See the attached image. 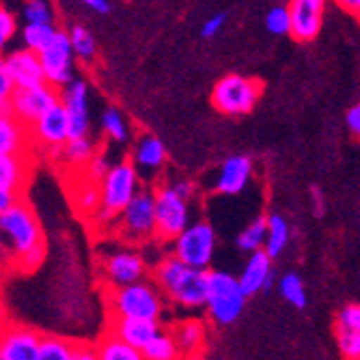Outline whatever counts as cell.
<instances>
[{
    "label": "cell",
    "mask_w": 360,
    "mask_h": 360,
    "mask_svg": "<svg viewBox=\"0 0 360 360\" xmlns=\"http://www.w3.org/2000/svg\"><path fill=\"white\" fill-rule=\"evenodd\" d=\"M41 335L26 326H9L0 335V356L3 360H37Z\"/></svg>",
    "instance_id": "14"
},
{
    "label": "cell",
    "mask_w": 360,
    "mask_h": 360,
    "mask_svg": "<svg viewBox=\"0 0 360 360\" xmlns=\"http://www.w3.org/2000/svg\"><path fill=\"white\" fill-rule=\"evenodd\" d=\"M74 360H100L97 358V349L91 345H76V358Z\"/></svg>",
    "instance_id": "47"
},
{
    "label": "cell",
    "mask_w": 360,
    "mask_h": 360,
    "mask_svg": "<svg viewBox=\"0 0 360 360\" xmlns=\"http://www.w3.org/2000/svg\"><path fill=\"white\" fill-rule=\"evenodd\" d=\"M311 194H313V210H315L317 216H321L323 214V194H321V190L317 186L311 188Z\"/></svg>",
    "instance_id": "48"
},
{
    "label": "cell",
    "mask_w": 360,
    "mask_h": 360,
    "mask_svg": "<svg viewBox=\"0 0 360 360\" xmlns=\"http://www.w3.org/2000/svg\"><path fill=\"white\" fill-rule=\"evenodd\" d=\"M70 123V141L72 139H84L89 134L91 119H89V86L84 80H72L65 86L63 102Z\"/></svg>",
    "instance_id": "13"
},
{
    "label": "cell",
    "mask_w": 360,
    "mask_h": 360,
    "mask_svg": "<svg viewBox=\"0 0 360 360\" xmlns=\"http://www.w3.org/2000/svg\"><path fill=\"white\" fill-rule=\"evenodd\" d=\"M110 307L115 317L123 319H143V321H158L162 315V298L160 293L147 285V283H134V285H125L117 287Z\"/></svg>",
    "instance_id": "6"
},
{
    "label": "cell",
    "mask_w": 360,
    "mask_h": 360,
    "mask_svg": "<svg viewBox=\"0 0 360 360\" xmlns=\"http://www.w3.org/2000/svg\"><path fill=\"white\" fill-rule=\"evenodd\" d=\"M54 104H58L56 89H52L50 84H39L32 89H15L9 110L20 123H24L30 129L37 123V119Z\"/></svg>",
    "instance_id": "10"
},
{
    "label": "cell",
    "mask_w": 360,
    "mask_h": 360,
    "mask_svg": "<svg viewBox=\"0 0 360 360\" xmlns=\"http://www.w3.org/2000/svg\"><path fill=\"white\" fill-rule=\"evenodd\" d=\"M110 171V162L106 160V155L102 153H95L91 158V162L86 165V175H89V181H102L106 177V173Z\"/></svg>",
    "instance_id": "41"
},
{
    "label": "cell",
    "mask_w": 360,
    "mask_h": 360,
    "mask_svg": "<svg viewBox=\"0 0 360 360\" xmlns=\"http://www.w3.org/2000/svg\"><path fill=\"white\" fill-rule=\"evenodd\" d=\"M242 293L248 296H255L259 291H270L272 283H274V272H272V259L264 252L257 250L250 255V259L246 261V266L238 278Z\"/></svg>",
    "instance_id": "18"
},
{
    "label": "cell",
    "mask_w": 360,
    "mask_h": 360,
    "mask_svg": "<svg viewBox=\"0 0 360 360\" xmlns=\"http://www.w3.org/2000/svg\"><path fill=\"white\" fill-rule=\"evenodd\" d=\"M68 39H70V46H72V52L74 56L82 58V60H93L95 54H97V44H95V37L91 35V30L82 24H74L70 26V32H68Z\"/></svg>",
    "instance_id": "27"
},
{
    "label": "cell",
    "mask_w": 360,
    "mask_h": 360,
    "mask_svg": "<svg viewBox=\"0 0 360 360\" xmlns=\"http://www.w3.org/2000/svg\"><path fill=\"white\" fill-rule=\"evenodd\" d=\"M97 358L100 360H145L143 354L134 347L125 345L112 335H106L97 347Z\"/></svg>",
    "instance_id": "30"
},
{
    "label": "cell",
    "mask_w": 360,
    "mask_h": 360,
    "mask_svg": "<svg viewBox=\"0 0 360 360\" xmlns=\"http://www.w3.org/2000/svg\"><path fill=\"white\" fill-rule=\"evenodd\" d=\"M266 26L272 35H289V11L287 5H276L266 15Z\"/></svg>",
    "instance_id": "37"
},
{
    "label": "cell",
    "mask_w": 360,
    "mask_h": 360,
    "mask_svg": "<svg viewBox=\"0 0 360 360\" xmlns=\"http://www.w3.org/2000/svg\"><path fill=\"white\" fill-rule=\"evenodd\" d=\"M86 7L97 13H110V9H112V5L106 3V0H86Z\"/></svg>",
    "instance_id": "49"
},
{
    "label": "cell",
    "mask_w": 360,
    "mask_h": 360,
    "mask_svg": "<svg viewBox=\"0 0 360 360\" xmlns=\"http://www.w3.org/2000/svg\"><path fill=\"white\" fill-rule=\"evenodd\" d=\"M160 333L158 321H143V319H123V317H112L110 323V333L112 337H117L119 341H123L125 345L134 347V349H143L155 335Z\"/></svg>",
    "instance_id": "22"
},
{
    "label": "cell",
    "mask_w": 360,
    "mask_h": 360,
    "mask_svg": "<svg viewBox=\"0 0 360 360\" xmlns=\"http://www.w3.org/2000/svg\"><path fill=\"white\" fill-rule=\"evenodd\" d=\"M261 91H264V84L259 80L231 74L216 82L212 91V104L222 115H246L259 102Z\"/></svg>",
    "instance_id": "5"
},
{
    "label": "cell",
    "mask_w": 360,
    "mask_h": 360,
    "mask_svg": "<svg viewBox=\"0 0 360 360\" xmlns=\"http://www.w3.org/2000/svg\"><path fill=\"white\" fill-rule=\"evenodd\" d=\"M58 28L54 24H26L22 30V41H24V50L41 54L56 37Z\"/></svg>",
    "instance_id": "26"
},
{
    "label": "cell",
    "mask_w": 360,
    "mask_h": 360,
    "mask_svg": "<svg viewBox=\"0 0 360 360\" xmlns=\"http://www.w3.org/2000/svg\"><path fill=\"white\" fill-rule=\"evenodd\" d=\"M76 205L82 214H97L100 210V186L89 179L80 184L76 192Z\"/></svg>",
    "instance_id": "35"
},
{
    "label": "cell",
    "mask_w": 360,
    "mask_h": 360,
    "mask_svg": "<svg viewBox=\"0 0 360 360\" xmlns=\"http://www.w3.org/2000/svg\"><path fill=\"white\" fill-rule=\"evenodd\" d=\"M30 136L54 151L70 141V123H68V115H65V108L60 106V102L48 108L37 119V123L30 127Z\"/></svg>",
    "instance_id": "15"
},
{
    "label": "cell",
    "mask_w": 360,
    "mask_h": 360,
    "mask_svg": "<svg viewBox=\"0 0 360 360\" xmlns=\"http://www.w3.org/2000/svg\"><path fill=\"white\" fill-rule=\"evenodd\" d=\"M41 72L46 84L52 89L56 86H68L74 80V52L68 39V32L58 30L54 41L39 54Z\"/></svg>",
    "instance_id": "9"
},
{
    "label": "cell",
    "mask_w": 360,
    "mask_h": 360,
    "mask_svg": "<svg viewBox=\"0 0 360 360\" xmlns=\"http://www.w3.org/2000/svg\"><path fill=\"white\" fill-rule=\"evenodd\" d=\"M341 7H343V9H347V11H352L354 15H358L360 3H358V0H352V3H341Z\"/></svg>",
    "instance_id": "51"
},
{
    "label": "cell",
    "mask_w": 360,
    "mask_h": 360,
    "mask_svg": "<svg viewBox=\"0 0 360 360\" xmlns=\"http://www.w3.org/2000/svg\"><path fill=\"white\" fill-rule=\"evenodd\" d=\"M3 60H5V70L15 89H32V86L46 84L39 54L28 52V50H15Z\"/></svg>",
    "instance_id": "17"
},
{
    "label": "cell",
    "mask_w": 360,
    "mask_h": 360,
    "mask_svg": "<svg viewBox=\"0 0 360 360\" xmlns=\"http://www.w3.org/2000/svg\"><path fill=\"white\" fill-rule=\"evenodd\" d=\"M289 244V226L287 220L281 214H272L266 218V242H264V252L274 259L278 257Z\"/></svg>",
    "instance_id": "24"
},
{
    "label": "cell",
    "mask_w": 360,
    "mask_h": 360,
    "mask_svg": "<svg viewBox=\"0 0 360 360\" xmlns=\"http://www.w3.org/2000/svg\"><path fill=\"white\" fill-rule=\"evenodd\" d=\"M224 22H226V15H224V13H216V15H212V18L203 24L201 35H203L205 39H210V37L218 35V30H222Z\"/></svg>",
    "instance_id": "43"
},
{
    "label": "cell",
    "mask_w": 360,
    "mask_h": 360,
    "mask_svg": "<svg viewBox=\"0 0 360 360\" xmlns=\"http://www.w3.org/2000/svg\"><path fill=\"white\" fill-rule=\"evenodd\" d=\"M95 143L84 136V139H72L63 145V155L70 165H89L91 158L95 155Z\"/></svg>",
    "instance_id": "32"
},
{
    "label": "cell",
    "mask_w": 360,
    "mask_h": 360,
    "mask_svg": "<svg viewBox=\"0 0 360 360\" xmlns=\"http://www.w3.org/2000/svg\"><path fill=\"white\" fill-rule=\"evenodd\" d=\"M0 248H3V233H0Z\"/></svg>",
    "instance_id": "52"
},
{
    "label": "cell",
    "mask_w": 360,
    "mask_h": 360,
    "mask_svg": "<svg viewBox=\"0 0 360 360\" xmlns=\"http://www.w3.org/2000/svg\"><path fill=\"white\" fill-rule=\"evenodd\" d=\"M173 192L179 196V199H184L186 203H188V199H190V196L194 194V186L190 184V181H175L173 186Z\"/></svg>",
    "instance_id": "46"
},
{
    "label": "cell",
    "mask_w": 360,
    "mask_h": 360,
    "mask_svg": "<svg viewBox=\"0 0 360 360\" xmlns=\"http://www.w3.org/2000/svg\"><path fill=\"white\" fill-rule=\"evenodd\" d=\"M203 339H205V330L201 321H194V319H188L184 323H179L175 328V335H173V341L177 345L179 352L184 354H196L203 345Z\"/></svg>",
    "instance_id": "25"
},
{
    "label": "cell",
    "mask_w": 360,
    "mask_h": 360,
    "mask_svg": "<svg viewBox=\"0 0 360 360\" xmlns=\"http://www.w3.org/2000/svg\"><path fill=\"white\" fill-rule=\"evenodd\" d=\"M264 242H266V218L259 216L240 233L238 246L246 252H257V250H264Z\"/></svg>",
    "instance_id": "31"
},
{
    "label": "cell",
    "mask_w": 360,
    "mask_h": 360,
    "mask_svg": "<svg viewBox=\"0 0 360 360\" xmlns=\"http://www.w3.org/2000/svg\"><path fill=\"white\" fill-rule=\"evenodd\" d=\"M26 24H54V11L44 0H32L22 11Z\"/></svg>",
    "instance_id": "36"
},
{
    "label": "cell",
    "mask_w": 360,
    "mask_h": 360,
    "mask_svg": "<svg viewBox=\"0 0 360 360\" xmlns=\"http://www.w3.org/2000/svg\"><path fill=\"white\" fill-rule=\"evenodd\" d=\"M30 129L11 110H0V155L24 158L30 145Z\"/></svg>",
    "instance_id": "20"
},
{
    "label": "cell",
    "mask_w": 360,
    "mask_h": 360,
    "mask_svg": "<svg viewBox=\"0 0 360 360\" xmlns=\"http://www.w3.org/2000/svg\"><path fill=\"white\" fill-rule=\"evenodd\" d=\"M155 278L169 293V298L184 309H199L205 307V291H207V272L192 270L184 266L175 257L165 259L155 270Z\"/></svg>",
    "instance_id": "2"
},
{
    "label": "cell",
    "mask_w": 360,
    "mask_h": 360,
    "mask_svg": "<svg viewBox=\"0 0 360 360\" xmlns=\"http://www.w3.org/2000/svg\"><path fill=\"white\" fill-rule=\"evenodd\" d=\"M281 293H283V298L296 309L307 307V289L298 274H285L281 278Z\"/></svg>",
    "instance_id": "34"
},
{
    "label": "cell",
    "mask_w": 360,
    "mask_h": 360,
    "mask_svg": "<svg viewBox=\"0 0 360 360\" xmlns=\"http://www.w3.org/2000/svg\"><path fill=\"white\" fill-rule=\"evenodd\" d=\"M190 224L188 203L173 192L171 186L153 194V233L162 240H175Z\"/></svg>",
    "instance_id": "8"
},
{
    "label": "cell",
    "mask_w": 360,
    "mask_h": 360,
    "mask_svg": "<svg viewBox=\"0 0 360 360\" xmlns=\"http://www.w3.org/2000/svg\"><path fill=\"white\" fill-rule=\"evenodd\" d=\"M205 307L218 323H233L246 307V296L240 289L238 278L229 272H207Z\"/></svg>",
    "instance_id": "4"
},
{
    "label": "cell",
    "mask_w": 360,
    "mask_h": 360,
    "mask_svg": "<svg viewBox=\"0 0 360 360\" xmlns=\"http://www.w3.org/2000/svg\"><path fill=\"white\" fill-rule=\"evenodd\" d=\"M337 330H349V333H360V307L358 304H347L339 311L337 315Z\"/></svg>",
    "instance_id": "39"
},
{
    "label": "cell",
    "mask_w": 360,
    "mask_h": 360,
    "mask_svg": "<svg viewBox=\"0 0 360 360\" xmlns=\"http://www.w3.org/2000/svg\"><path fill=\"white\" fill-rule=\"evenodd\" d=\"M0 233H3V246L7 244L11 255L20 261V268H39L46 252L44 231L28 203L18 201L9 212L0 216Z\"/></svg>",
    "instance_id": "1"
},
{
    "label": "cell",
    "mask_w": 360,
    "mask_h": 360,
    "mask_svg": "<svg viewBox=\"0 0 360 360\" xmlns=\"http://www.w3.org/2000/svg\"><path fill=\"white\" fill-rule=\"evenodd\" d=\"M167 162V147L158 136L143 134L132 153V169L139 179L151 181Z\"/></svg>",
    "instance_id": "16"
},
{
    "label": "cell",
    "mask_w": 360,
    "mask_h": 360,
    "mask_svg": "<svg viewBox=\"0 0 360 360\" xmlns=\"http://www.w3.org/2000/svg\"><path fill=\"white\" fill-rule=\"evenodd\" d=\"M76 343L63 337H41L37 360H74Z\"/></svg>",
    "instance_id": "29"
},
{
    "label": "cell",
    "mask_w": 360,
    "mask_h": 360,
    "mask_svg": "<svg viewBox=\"0 0 360 360\" xmlns=\"http://www.w3.org/2000/svg\"><path fill=\"white\" fill-rule=\"evenodd\" d=\"M141 190V179L136 177L129 162H119L110 167L106 177L100 181V210L97 218L110 220L112 216L121 214L125 205L134 199Z\"/></svg>",
    "instance_id": "3"
},
{
    "label": "cell",
    "mask_w": 360,
    "mask_h": 360,
    "mask_svg": "<svg viewBox=\"0 0 360 360\" xmlns=\"http://www.w3.org/2000/svg\"><path fill=\"white\" fill-rule=\"evenodd\" d=\"M0 360H3V356H0Z\"/></svg>",
    "instance_id": "53"
},
{
    "label": "cell",
    "mask_w": 360,
    "mask_h": 360,
    "mask_svg": "<svg viewBox=\"0 0 360 360\" xmlns=\"http://www.w3.org/2000/svg\"><path fill=\"white\" fill-rule=\"evenodd\" d=\"M20 201V194L15 192H9V190H3L0 188V216H3L5 212H9L15 203Z\"/></svg>",
    "instance_id": "44"
},
{
    "label": "cell",
    "mask_w": 360,
    "mask_h": 360,
    "mask_svg": "<svg viewBox=\"0 0 360 360\" xmlns=\"http://www.w3.org/2000/svg\"><path fill=\"white\" fill-rule=\"evenodd\" d=\"M216 250V233L210 222L188 224L175 238V259L192 270H205Z\"/></svg>",
    "instance_id": "7"
},
{
    "label": "cell",
    "mask_w": 360,
    "mask_h": 360,
    "mask_svg": "<svg viewBox=\"0 0 360 360\" xmlns=\"http://www.w3.org/2000/svg\"><path fill=\"white\" fill-rule=\"evenodd\" d=\"M145 360H177L179 349L173 341V335L169 333H158L143 349H141Z\"/></svg>",
    "instance_id": "28"
},
{
    "label": "cell",
    "mask_w": 360,
    "mask_h": 360,
    "mask_svg": "<svg viewBox=\"0 0 360 360\" xmlns=\"http://www.w3.org/2000/svg\"><path fill=\"white\" fill-rule=\"evenodd\" d=\"M28 171L30 167L24 158L0 155V188L20 194L26 184Z\"/></svg>",
    "instance_id": "23"
},
{
    "label": "cell",
    "mask_w": 360,
    "mask_h": 360,
    "mask_svg": "<svg viewBox=\"0 0 360 360\" xmlns=\"http://www.w3.org/2000/svg\"><path fill=\"white\" fill-rule=\"evenodd\" d=\"M121 229L129 240H145L153 236V192L139 190V194L121 212Z\"/></svg>",
    "instance_id": "12"
},
{
    "label": "cell",
    "mask_w": 360,
    "mask_h": 360,
    "mask_svg": "<svg viewBox=\"0 0 360 360\" xmlns=\"http://www.w3.org/2000/svg\"><path fill=\"white\" fill-rule=\"evenodd\" d=\"M13 91H15V86H13L7 70H5V60L0 58V110H9Z\"/></svg>",
    "instance_id": "42"
},
{
    "label": "cell",
    "mask_w": 360,
    "mask_h": 360,
    "mask_svg": "<svg viewBox=\"0 0 360 360\" xmlns=\"http://www.w3.org/2000/svg\"><path fill=\"white\" fill-rule=\"evenodd\" d=\"M7 328H9V323H7V309H5L3 298H0V335H3Z\"/></svg>",
    "instance_id": "50"
},
{
    "label": "cell",
    "mask_w": 360,
    "mask_h": 360,
    "mask_svg": "<svg viewBox=\"0 0 360 360\" xmlns=\"http://www.w3.org/2000/svg\"><path fill=\"white\" fill-rule=\"evenodd\" d=\"M326 5L321 0H293L287 5L289 11V35L296 41H313L323 22Z\"/></svg>",
    "instance_id": "11"
},
{
    "label": "cell",
    "mask_w": 360,
    "mask_h": 360,
    "mask_svg": "<svg viewBox=\"0 0 360 360\" xmlns=\"http://www.w3.org/2000/svg\"><path fill=\"white\" fill-rule=\"evenodd\" d=\"M252 175V160L248 155H233L222 162L218 169L214 190L220 194H240Z\"/></svg>",
    "instance_id": "19"
},
{
    "label": "cell",
    "mask_w": 360,
    "mask_h": 360,
    "mask_svg": "<svg viewBox=\"0 0 360 360\" xmlns=\"http://www.w3.org/2000/svg\"><path fill=\"white\" fill-rule=\"evenodd\" d=\"M337 343L345 360H360V333L337 330Z\"/></svg>",
    "instance_id": "38"
},
{
    "label": "cell",
    "mask_w": 360,
    "mask_h": 360,
    "mask_svg": "<svg viewBox=\"0 0 360 360\" xmlns=\"http://www.w3.org/2000/svg\"><path fill=\"white\" fill-rule=\"evenodd\" d=\"M15 30H18V24H15L13 13L7 7L0 5V52H3L5 46L13 39Z\"/></svg>",
    "instance_id": "40"
},
{
    "label": "cell",
    "mask_w": 360,
    "mask_h": 360,
    "mask_svg": "<svg viewBox=\"0 0 360 360\" xmlns=\"http://www.w3.org/2000/svg\"><path fill=\"white\" fill-rule=\"evenodd\" d=\"M106 274L117 287L141 283V278L145 276V261L141 255L132 250H119L108 257Z\"/></svg>",
    "instance_id": "21"
},
{
    "label": "cell",
    "mask_w": 360,
    "mask_h": 360,
    "mask_svg": "<svg viewBox=\"0 0 360 360\" xmlns=\"http://www.w3.org/2000/svg\"><path fill=\"white\" fill-rule=\"evenodd\" d=\"M345 123L349 127V132L358 134L360 132V106H352L345 115Z\"/></svg>",
    "instance_id": "45"
},
{
    "label": "cell",
    "mask_w": 360,
    "mask_h": 360,
    "mask_svg": "<svg viewBox=\"0 0 360 360\" xmlns=\"http://www.w3.org/2000/svg\"><path fill=\"white\" fill-rule=\"evenodd\" d=\"M102 127L104 134L108 139H112L115 143H125L129 139V127L125 117L117 110V108H106L102 115Z\"/></svg>",
    "instance_id": "33"
}]
</instances>
